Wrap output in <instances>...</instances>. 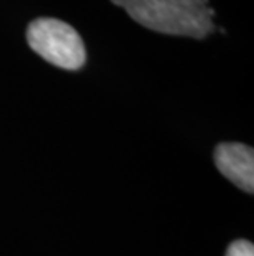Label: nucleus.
I'll return each mask as SVG.
<instances>
[{"label": "nucleus", "instance_id": "7ed1b4c3", "mask_svg": "<svg viewBox=\"0 0 254 256\" xmlns=\"http://www.w3.org/2000/svg\"><path fill=\"white\" fill-rule=\"evenodd\" d=\"M215 164L230 182L241 190H254V152L253 147L240 142L220 144L215 150Z\"/></svg>", "mask_w": 254, "mask_h": 256}, {"label": "nucleus", "instance_id": "f257e3e1", "mask_svg": "<svg viewBox=\"0 0 254 256\" xmlns=\"http://www.w3.org/2000/svg\"><path fill=\"white\" fill-rule=\"evenodd\" d=\"M139 25L165 35L205 38L215 28L208 0H111Z\"/></svg>", "mask_w": 254, "mask_h": 256}, {"label": "nucleus", "instance_id": "f03ea898", "mask_svg": "<svg viewBox=\"0 0 254 256\" xmlns=\"http://www.w3.org/2000/svg\"><path fill=\"white\" fill-rule=\"evenodd\" d=\"M26 42L38 55L63 70H79L86 62L83 38L66 22L36 18L28 25Z\"/></svg>", "mask_w": 254, "mask_h": 256}, {"label": "nucleus", "instance_id": "20e7f679", "mask_svg": "<svg viewBox=\"0 0 254 256\" xmlns=\"http://www.w3.org/2000/svg\"><path fill=\"white\" fill-rule=\"evenodd\" d=\"M226 256H254V246L248 240H238L228 246Z\"/></svg>", "mask_w": 254, "mask_h": 256}]
</instances>
